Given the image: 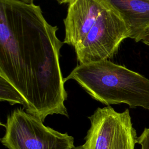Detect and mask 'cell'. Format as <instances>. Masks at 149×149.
I'll return each mask as SVG.
<instances>
[{
	"instance_id": "6da1fadb",
	"label": "cell",
	"mask_w": 149,
	"mask_h": 149,
	"mask_svg": "<svg viewBox=\"0 0 149 149\" xmlns=\"http://www.w3.org/2000/svg\"><path fill=\"white\" fill-rule=\"evenodd\" d=\"M57 30L38 5L0 0V76L24 97L26 111L42 122L49 115L68 116L59 61L64 43Z\"/></svg>"
},
{
	"instance_id": "277c9868",
	"label": "cell",
	"mask_w": 149,
	"mask_h": 149,
	"mask_svg": "<svg viewBox=\"0 0 149 149\" xmlns=\"http://www.w3.org/2000/svg\"><path fill=\"white\" fill-rule=\"evenodd\" d=\"M129 36L121 16L108 3L84 39L74 48L77 59L80 63L108 60Z\"/></svg>"
},
{
	"instance_id": "30bf717a",
	"label": "cell",
	"mask_w": 149,
	"mask_h": 149,
	"mask_svg": "<svg viewBox=\"0 0 149 149\" xmlns=\"http://www.w3.org/2000/svg\"><path fill=\"white\" fill-rule=\"evenodd\" d=\"M142 42H143L144 44L149 46V29L146 33V36L144 37V38L142 40Z\"/></svg>"
},
{
	"instance_id": "9c48e42d",
	"label": "cell",
	"mask_w": 149,
	"mask_h": 149,
	"mask_svg": "<svg viewBox=\"0 0 149 149\" xmlns=\"http://www.w3.org/2000/svg\"><path fill=\"white\" fill-rule=\"evenodd\" d=\"M137 143L141 146V149H149V127L145 128L139 137Z\"/></svg>"
},
{
	"instance_id": "8fae6325",
	"label": "cell",
	"mask_w": 149,
	"mask_h": 149,
	"mask_svg": "<svg viewBox=\"0 0 149 149\" xmlns=\"http://www.w3.org/2000/svg\"><path fill=\"white\" fill-rule=\"evenodd\" d=\"M59 3L63 4V3H69L71 0H56Z\"/></svg>"
},
{
	"instance_id": "5b68a950",
	"label": "cell",
	"mask_w": 149,
	"mask_h": 149,
	"mask_svg": "<svg viewBox=\"0 0 149 149\" xmlns=\"http://www.w3.org/2000/svg\"><path fill=\"white\" fill-rule=\"evenodd\" d=\"M91 126L83 149H134L137 143L128 109L122 112L112 107L98 108L88 117Z\"/></svg>"
},
{
	"instance_id": "8992f818",
	"label": "cell",
	"mask_w": 149,
	"mask_h": 149,
	"mask_svg": "<svg viewBox=\"0 0 149 149\" xmlns=\"http://www.w3.org/2000/svg\"><path fill=\"white\" fill-rule=\"evenodd\" d=\"M107 6L105 0H71L64 19L63 43L74 48L80 44Z\"/></svg>"
},
{
	"instance_id": "4fadbf2b",
	"label": "cell",
	"mask_w": 149,
	"mask_h": 149,
	"mask_svg": "<svg viewBox=\"0 0 149 149\" xmlns=\"http://www.w3.org/2000/svg\"><path fill=\"white\" fill-rule=\"evenodd\" d=\"M73 149H83V148H82V146H80L77 147H74Z\"/></svg>"
},
{
	"instance_id": "ba28073f",
	"label": "cell",
	"mask_w": 149,
	"mask_h": 149,
	"mask_svg": "<svg viewBox=\"0 0 149 149\" xmlns=\"http://www.w3.org/2000/svg\"><path fill=\"white\" fill-rule=\"evenodd\" d=\"M0 100L6 101L11 105L19 104L26 107V101L20 92L5 78L0 76Z\"/></svg>"
},
{
	"instance_id": "3957f363",
	"label": "cell",
	"mask_w": 149,
	"mask_h": 149,
	"mask_svg": "<svg viewBox=\"0 0 149 149\" xmlns=\"http://www.w3.org/2000/svg\"><path fill=\"white\" fill-rule=\"evenodd\" d=\"M1 141L8 149H73L74 138L45 126L38 118L23 109L8 115Z\"/></svg>"
},
{
	"instance_id": "7a4b0ae2",
	"label": "cell",
	"mask_w": 149,
	"mask_h": 149,
	"mask_svg": "<svg viewBox=\"0 0 149 149\" xmlns=\"http://www.w3.org/2000/svg\"><path fill=\"white\" fill-rule=\"evenodd\" d=\"M70 79L107 105L123 103L149 111V79L109 60L80 63L65 81Z\"/></svg>"
},
{
	"instance_id": "52a82bcc",
	"label": "cell",
	"mask_w": 149,
	"mask_h": 149,
	"mask_svg": "<svg viewBox=\"0 0 149 149\" xmlns=\"http://www.w3.org/2000/svg\"><path fill=\"white\" fill-rule=\"evenodd\" d=\"M121 16L129 38L141 41L149 29V0H105Z\"/></svg>"
},
{
	"instance_id": "7c38bea8",
	"label": "cell",
	"mask_w": 149,
	"mask_h": 149,
	"mask_svg": "<svg viewBox=\"0 0 149 149\" xmlns=\"http://www.w3.org/2000/svg\"><path fill=\"white\" fill-rule=\"evenodd\" d=\"M17 1H19L26 3H33V1L34 0H17Z\"/></svg>"
}]
</instances>
